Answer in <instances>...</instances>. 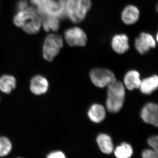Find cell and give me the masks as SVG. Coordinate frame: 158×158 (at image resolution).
<instances>
[{"label": "cell", "mask_w": 158, "mask_h": 158, "mask_svg": "<svg viewBox=\"0 0 158 158\" xmlns=\"http://www.w3.org/2000/svg\"><path fill=\"white\" fill-rule=\"evenodd\" d=\"M62 47L63 40L61 36L57 34H49L45 38L44 44V58L45 60L51 62L59 54Z\"/></svg>", "instance_id": "277c9868"}, {"label": "cell", "mask_w": 158, "mask_h": 158, "mask_svg": "<svg viewBox=\"0 0 158 158\" xmlns=\"http://www.w3.org/2000/svg\"><path fill=\"white\" fill-rule=\"evenodd\" d=\"M65 5V0H47L37 10L41 17L50 15L62 18L66 16Z\"/></svg>", "instance_id": "3957f363"}, {"label": "cell", "mask_w": 158, "mask_h": 158, "mask_svg": "<svg viewBox=\"0 0 158 158\" xmlns=\"http://www.w3.org/2000/svg\"><path fill=\"white\" fill-rule=\"evenodd\" d=\"M97 142L102 152L109 154L113 151L114 146L110 136L104 134H99L97 138Z\"/></svg>", "instance_id": "2e32d148"}, {"label": "cell", "mask_w": 158, "mask_h": 158, "mask_svg": "<svg viewBox=\"0 0 158 158\" xmlns=\"http://www.w3.org/2000/svg\"><path fill=\"white\" fill-rule=\"evenodd\" d=\"M107 87V109L110 113H118L122 108L124 102L125 89L124 85L121 82L116 81Z\"/></svg>", "instance_id": "6da1fadb"}, {"label": "cell", "mask_w": 158, "mask_h": 158, "mask_svg": "<svg viewBox=\"0 0 158 158\" xmlns=\"http://www.w3.org/2000/svg\"><path fill=\"white\" fill-rule=\"evenodd\" d=\"M141 81L140 74L138 71L135 70L130 71L125 76L124 85L129 90H133L139 88Z\"/></svg>", "instance_id": "4fadbf2b"}, {"label": "cell", "mask_w": 158, "mask_h": 158, "mask_svg": "<svg viewBox=\"0 0 158 158\" xmlns=\"http://www.w3.org/2000/svg\"><path fill=\"white\" fill-rule=\"evenodd\" d=\"M48 87V81L46 79L38 75L34 77L31 80L30 88L34 94L40 95L47 91Z\"/></svg>", "instance_id": "30bf717a"}, {"label": "cell", "mask_w": 158, "mask_h": 158, "mask_svg": "<svg viewBox=\"0 0 158 158\" xmlns=\"http://www.w3.org/2000/svg\"><path fill=\"white\" fill-rule=\"evenodd\" d=\"M141 116L146 123L157 127L158 125V105L153 103H148L144 106L141 111Z\"/></svg>", "instance_id": "ba28073f"}, {"label": "cell", "mask_w": 158, "mask_h": 158, "mask_svg": "<svg viewBox=\"0 0 158 158\" xmlns=\"http://www.w3.org/2000/svg\"><path fill=\"white\" fill-rule=\"evenodd\" d=\"M46 1L47 0H31L32 3L37 6V7L42 6Z\"/></svg>", "instance_id": "d4e9b609"}, {"label": "cell", "mask_w": 158, "mask_h": 158, "mask_svg": "<svg viewBox=\"0 0 158 158\" xmlns=\"http://www.w3.org/2000/svg\"><path fill=\"white\" fill-rule=\"evenodd\" d=\"M133 150L130 144L127 143H122L114 150V154L118 158H128L132 156Z\"/></svg>", "instance_id": "d6986e66"}, {"label": "cell", "mask_w": 158, "mask_h": 158, "mask_svg": "<svg viewBox=\"0 0 158 158\" xmlns=\"http://www.w3.org/2000/svg\"><path fill=\"white\" fill-rule=\"evenodd\" d=\"M15 87L16 80L14 77L6 75L0 78V90L3 93H11Z\"/></svg>", "instance_id": "e0dca14e"}, {"label": "cell", "mask_w": 158, "mask_h": 158, "mask_svg": "<svg viewBox=\"0 0 158 158\" xmlns=\"http://www.w3.org/2000/svg\"><path fill=\"white\" fill-rule=\"evenodd\" d=\"M88 116L93 122L99 123L106 117V110L102 105L95 104L90 107L88 112Z\"/></svg>", "instance_id": "9a60e30c"}, {"label": "cell", "mask_w": 158, "mask_h": 158, "mask_svg": "<svg viewBox=\"0 0 158 158\" xmlns=\"http://www.w3.org/2000/svg\"><path fill=\"white\" fill-rule=\"evenodd\" d=\"M158 86V76L153 75L141 81L139 88L144 94H150L157 89Z\"/></svg>", "instance_id": "5bb4252c"}, {"label": "cell", "mask_w": 158, "mask_h": 158, "mask_svg": "<svg viewBox=\"0 0 158 158\" xmlns=\"http://www.w3.org/2000/svg\"><path fill=\"white\" fill-rule=\"evenodd\" d=\"M156 45L154 38L152 35L148 33H141L135 41L136 50L141 54L145 53L151 48L155 47Z\"/></svg>", "instance_id": "9c48e42d"}, {"label": "cell", "mask_w": 158, "mask_h": 158, "mask_svg": "<svg viewBox=\"0 0 158 158\" xmlns=\"http://www.w3.org/2000/svg\"><path fill=\"white\" fill-rule=\"evenodd\" d=\"M90 77L94 85L100 88L108 87L116 81L114 73L106 69H94L90 71Z\"/></svg>", "instance_id": "5b68a950"}, {"label": "cell", "mask_w": 158, "mask_h": 158, "mask_svg": "<svg viewBox=\"0 0 158 158\" xmlns=\"http://www.w3.org/2000/svg\"><path fill=\"white\" fill-rule=\"evenodd\" d=\"M65 38L66 42L71 46H84L87 41L85 32L78 27L66 30L65 32Z\"/></svg>", "instance_id": "8992f818"}, {"label": "cell", "mask_w": 158, "mask_h": 158, "mask_svg": "<svg viewBox=\"0 0 158 158\" xmlns=\"http://www.w3.org/2000/svg\"><path fill=\"white\" fill-rule=\"evenodd\" d=\"M112 46L117 53H124L129 48L127 36L123 34L115 35L112 39Z\"/></svg>", "instance_id": "8fae6325"}, {"label": "cell", "mask_w": 158, "mask_h": 158, "mask_svg": "<svg viewBox=\"0 0 158 158\" xmlns=\"http://www.w3.org/2000/svg\"><path fill=\"white\" fill-rule=\"evenodd\" d=\"M139 14L140 12L137 7L134 6H129L123 11L122 19L126 24H133L138 20Z\"/></svg>", "instance_id": "7c38bea8"}, {"label": "cell", "mask_w": 158, "mask_h": 158, "mask_svg": "<svg viewBox=\"0 0 158 158\" xmlns=\"http://www.w3.org/2000/svg\"><path fill=\"white\" fill-rule=\"evenodd\" d=\"M11 148L12 145L10 140L6 137H0V157L8 155Z\"/></svg>", "instance_id": "ffe728a7"}, {"label": "cell", "mask_w": 158, "mask_h": 158, "mask_svg": "<svg viewBox=\"0 0 158 158\" xmlns=\"http://www.w3.org/2000/svg\"><path fill=\"white\" fill-rule=\"evenodd\" d=\"M28 8V3L26 0H20L17 4L18 9L19 11L25 10Z\"/></svg>", "instance_id": "cb8c5ba5"}, {"label": "cell", "mask_w": 158, "mask_h": 158, "mask_svg": "<svg viewBox=\"0 0 158 158\" xmlns=\"http://www.w3.org/2000/svg\"><path fill=\"white\" fill-rule=\"evenodd\" d=\"M148 143L152 149L158 152V138L157 136H153L148 139Z\"/></svg>", "instance_id": "7402d4cb"}, {"label": "cell", "mask_w": 158, "mask_h": 158, "mask_svg": "<svg viewBox=\"0 0 158 158\" xmlns=\"http://www.w3.org/2000/svg\"><path fill=\"white\" fill-rule=\"evenodd\" d=\"M43 17L44 18L42 23L43 27L45 31L47 32L50 31H56L59 30L60 25L59 18L50 15Z\"/></svg>", "instance_id": "ac0fdd59"}, {"label": "cell", "mask_w": 158, "mask_h": 158, "mask_svg": "<svg viewBox=\"0 0 158 158\" xmlns=\"http://www.w3.org/2000/svg\"><path fill=\"white\" fill-rule=\"evenodd\" d=\"M41 17L38 10L31 7V14L22 27L24 31L29 34L37 33L42 23Z\"/></svg>", "instance_id": "52a82bcc"}, {"label": "cell", "mask_w": 158, "mask_h": 158, "mask_svg": "<svg viewBox=\"0 0 158 158\" xmlns=\"http://www.w3.org/2000/svg\"><path fill=\"white\" fill-rule=\"evenodd\" d=\"M48 158H65V154L61 151H56L49 154L47 156Z\"/></svg>", "instance_id": "603a6c76"}, {"label": "cell", "mask_w": 158, "mask_h": 158, "mask_svg": "<svg viewBox=\"0 0 158 158\" xmlns=\"http://www.w3.org/2000/svg\"><path fill=\"white\" fill-rule=\"evenodd\" d=\"M142 157L144 158H157L158 152L153 149H147L143 151Z\"/></svg>", "instance_id": "44dd1931"}, {"label": "cell", "mask_w": 158, "mask_h": 158, "mask_svg": "<svg viewBox=\"0 0 158 158\" xmlns=\"http://www.w3.org/2000/svg\"><path fill=\"white\" fill-rule=\"evenodd\" d=\"M91 6L90 0H65V15L73 22H80L85 18Z\"/></svg>", "instance_id": "7a4b0ae2"}]
</instances>
